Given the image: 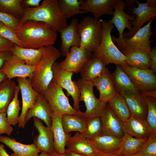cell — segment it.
<instances>
[{
  "mask_svg": "<svg viewBox=\"0 0 156 156\" xmlns=\"http://www.w3.org/2000/svg\"><path fill=\"white\" fill-rule=\"evenodd\" d=\"M15 33L23 48L34 49L53 45L57 36V32L45 23L32 20L25 22Z\"/></svg>",
  "mask_w": 156,
  "mask_h": 156,
  "instance_id": "1",
  "label": "cell"
},
{
  "mask_svg": "<svg viewBox=\"0 0 156 156\" xmlns=\"http://www.w3.org/2000/svg\"><path fill=\"white\" fill-rule=\"evenodd\" d=\"M28 20L43 22L56 32H60L68 25L67 19L59 8L57 0H44L37 7L25 8L18 27Z\"/></svg>",
  "mask_w": 156,
  "mask_h": 156,
  "instance_id": "2",
  "label": "cell"
},
{
  "mask_svg": "<svg viewBox=\"0 0 156 156\" xmlns=\"http://www.w3.org/2000/svg\"><path fill=\"white\" fill-rule=\"evenodd\" d=\"M61 55L60 50L53 45L45 47L42 58L36 66L30 80L34 89L44 94L53 77L52 66Z\"/></svg>",
  "mask_w": 156,
  "mask_h": 156,
  "instance_id": "3",
  "label": "cell"
},
{
  "mask_svg": "<svg viewBox=\"0 0 156 156\" xmlns=\"http://www.w3.org/2000/svg\"><path fill=\"white\" fill-rule=\"evenodd\" d=\"M102 36L101 43L93 55L107 65L110 63L129 66L127 59L114 43L111 32L114 25L110 20L102 21Z\"/></svg>",
  "mask_w": 156,
  "mask_h": 156,
  "instance_id": "4",
  "label": "cell"
},
{
  "mask_svg": "<svg viewBox=\"0 0 156 156\" xmlns=\"http://www.w3.org/2000/svg\"><path fill=\"white\" fill-rule=\"evenodd\" d=\"M102 21L90 17L84 18L77 25L80 38V47L92 52L99 46L102 38Z\"/></svg>",
  "mask_w": 156,
  "mask_h": 156,
  "instance_id": "5",
  "label": "cell"
},
{
  "mask_svg": "<svg viewBox=\"0 0 156 156\" xmlns=\"http://www.w3.org/2000/svg\"><path fill=\"white\" fill-rule=\"evenodd\" d=\"M43 95L50 106L52 115L83 114V112L77 111L71 106L63 88L52 81Z\"/></svg>",
  "mask_w": 156,
  "mask_h": 156,
  "instance_id": "6",
  "label": "cell"
},
{
  "mask_svg": "<svg viewBox=\"0 0 156 156\" xmlns=\"http://www.w3.org/2000/svg\"><path fill=\"white\" fill-rule=\"evenodd\" d=\"M131 9L135 17L131 23L132 28L129 32L123 34L124 38H130L142 27L146 22L156 16V0H147L145 3H140L137 0H132Z\"/></svg>",
  "mask_w": 156,
  "mask_h": 156,
  "instance_id": "7",
  "label": "cell"
},
{
  "mask_svg": "<svg viewBox=\"0 0 156 156\" xmlns=\"http://www.w3.org/2000/svg\"><path fill=\"white\" fill-rule=\"evenodd\" d=\"M76 82L80 92L79 101H83L86 107V111L83 112L84 116L87 118L100 116L105 104L95 96L92 81H86L79 78Z\"/></svg>",
  "mask_w": 156,
  "mask_h": 156,
  "instance_id": "8",
  "label": "cell"
},
{
  "mask_svg": "<svg viewBox=\"0 0 156 156\" xmlns=\"http://www.w3.org/2000/svg\"><path fill=\"white\" fill-rule=\"evenodd\" d=\"M53 77L52 81L67 91L68 96H71L73 102V108L81 111L79 106L80 92L76 81L72 79L73 73L66 71L59 66L58 63L55 62L52 66Z\"/></svg>",
  "mask_w": 156,
  "mask_h": 156,
  "instance_id": "9",
  "label": "cell"
},
{
  "mask_svg": "<svg viewBox=\"0 0 156 156\" xmlns=\"http://www.w3.org/2000/svg\"><path fill=\"white\" fill-rule=\"evenodd\" d=\"M121 66L140 92L156 90V77L151 68L141 69L129 66Z\"/></svg>",
  "mask_w": 156,
  "mask_h": 156,
  "instance_id": "10",
  "label": "cell"
},
{
  "mask_svg": "<svg viewBox=\"0 0 156 156\" xmlns=\"http://www.w3.org/2000/svg\"><path fill=\"white\" fill-rule=\"evenodd\" d=\"M154 18L151 19L144 26L139 29L130 38H124L122 41L117 47L120 49L129 47L144 51L149 53L151 50V44L153 39L150 40L153 32L151 25Z\"/></svg>",
  "mask_w": 156,
  "mask_h": 156,
  "instance_id": "11",
  "label": "cell"
},
{
  "mask_svg": "<svg viewBox=\"0 0 156 156\" xmlns=\"http://www.w3.org/2000/svg\"><path fill=\"white\" fill-rule=\"evenodd\" d=\"M126 1L123 0H115L114 4V11L113 17L110 21L116 28L119 34V37L116 38L112 36L114 42L116 43L118 47L124 38V31L127 28L128 32L130 31L132 28V25L130 20L133 21L135 17L125 13L124 9L127 6Z\"/></svg>",
  "mask_w": 156,
  "mask_h": 156,
  "instance_id": "12",
  "label": "cell"
},
{
  "mask_svg": "<svg viewBox=\"0 0 156 156\" xmlns=\"http://www.w3.org/2000/svg\"><path fill=\"white\" fill-rule=\"evenodd\" d=\"M91 53L80 47H72L64 60L58 63L59 65L66 71L78 73L91 57Z\"/></svg>",
  "mask_w": 156,
  "mask_h": 156,
  "instance_id": "13",
  "label": "cell"
},
{
  "mask_svg": "<svg viewBox=\"0 0 156 156\" xmlns=\"http://www.w3.org/2000/svg\"><path fill=\"white\" fill-rule=\"evenodd\" d=\"M36 67L26 65L24 60L12 53L5 61L0 70L8 79L22 77L30 80Z\"/></svg>",
  "mask_w": 156,
  "mask_h": 156,
  "instance_id": "14",
  "label": "cell"
},
{
  "mask_svg": "<svg viewBox=\"0 0 156 156\" xmlns=\"http://www.w3.org/2000/svg\"><path fill=\"white\" fill-rule=\"evenodd\" d=\"M16 81L21 90L22 103L18 127L19 128H24L26 124L25 121L26 113L35 104L38 93L32 87L29 79L18 77Z\"/></svg>",
  "mask_w": 156,
  "mask_h": 156,
  "instance_id": "15",
  "label": "cell"
},
{
  "mask_svg": "<svg viewBox=\"0 0 156 156\" xmlns=\"http://www.w3.org/2000/svg\"><path fill=\"white\" fill-rule=\"evenodd\" d=\"M100 117L102 124L101 135H112L120 138L123 137L124 123L114 113L108 103L105 104Z\"/></svg>",
  "mask_w": 156,
  "mask_h": 156,
  "instance_id": "16",
  "label": "cell"
},
{
  "mask_svg": "<svg viewBox=\"0 0 156 156\" xmlns=\"http://www.w3.org/2000/svg\"><path fill=\"white\" fill-rule=\"evenodd\" d=\"M120 93L126 101L131 116L146 120L147 107L145 96L140 92L134 93L124 91Z\"/></svg>",
  "mask_w": 156,
  "mask_h": 156,
  "instance_id": "17",
  "label": "cell"
},
{
  "mask_svg": "<svg viewBox=\"0 0 156 156\" xmlns=\"http://www.w3.org/2000/svg\"><path fill=\"white\" fill-rule=\"evenodd\" d=\"M34 124L38 133L35 136L33 144L41 152L50 154L54 151L53 132L50 128L43 125L41 120L33 117Z\"/></svg>",
  "mask_w": 156,
  "mask_h": 156,
  "instance_id": "18",
  "label": "cell"
},
{
  "mask_svg": "<svg viewBox=\"0 0 156 156\" xmlns=\"http://www.w3.org/2000/svg\"><path fill=\"white\" fill-rule=\"evenodd\" d=\"M99 93V99L105 104L108 103L116 95L113 81L112 74L106 67L102 74L92 81Z\"/></svg>",
  "mask_w": 156,
  "mask_h": 156,
  "instance_id": "19",
  "label": "cell"
},
{
  "mask_svg": "<svg viewBox=\"0 0 156 156\" xmlns=\"http://www.w3.org/2000/svg\"><path fill=\"white\" fill-rule=\"evenodd\" d=\"M52 114L50 106L43 94L38 93L34 105L27 111L25 116L27 123L32 118L36 117L44 121L47 127L51 125Z\"/></svg>",
  "mask_w": 156,
  "mask_h": 156,
  "instance_id": "20",
  "label": "cell"
},
{
  "mask_svg": "<svg viewBox=\"0 0 156 156\" xmlns=\"http://www.w3.org/2000/svg\"><path fill=\"white\" fill-rule=\"evenodd\" d=\"M78 23V20L74 18L69 25L63 28L59 32L61 38L60 51L63 56H66L71 47H80V38L77 29Z\"/></svg>",
  "mask_w": 156,
  "mask_h": 156,
  "instance_id": "21",
  "label": "cell"
},
{
  "mask_svg": "<svg viewBox=\"0 0 156 156\" xmlns=\"http://www.w3.org/2000/svg\"><path fill=\"white\" fill-rule=\"evenodd\" d=\"M66 146L69 150L86 156H95L98 151L92 140L78 132L69 138Z\"/></svg>",
  "mask_w": 156,
  "mask_h": 156,
  "instance_id": "22",
  "label": "cell"
},
{
  "mask_svg": "<svg viewBox=\"0 0 156 156\" xmlns=\"http://www.w3.org/2000/svg\"><path fill=\"white\" fill-rule=\"evenodd\" d=\"M81 10L92 13L99 19L104 14L113 15L115 0H80Z\"/></svg>",
  "mask_w": 156,
  "mask_h": 156,
  "instance_id": "23",
  "label": "cell"
},
{
  "mask_svg": "<svg viewBox=\"0 0 156 156\" xmlns=\"http://www.w3.org/2000/svg\"><path fill=\"white\" fill-rule=\"evenodd\" d=\"M62 116L52 115L50 128L53 134L54 151L64 154L65 146L71 134L64 131L61 123Z\"/></svg>",
  "mask_w": 156,
  "mask_h": 156,
  "instance_id": "24",
  "label": "cell"
},
{
  "mask_svg": "<svg viewBox=\"0 0 156 156\" xmlns=\"http://www.w3.org/2000/svg\"><path fill=\"white\" fill-rule=\"evenodd\" d=\"M122 129L124 133L140 139H148L154 132L146 120L131 116L124 123Z\"/></svg>",
  "mask_w": 156,
  "mask_h": 156,
  "instance_id": "25",
  "label": "cell"
},
{
  "mask_svg": "<svg viewBox=\"0 0 156 156\" xmlns=\"http://www.w3.org/2000/svg\"><path fill=\"white\" fill-rule=\"evenodd\" d=\"M121 52L127 59L129 66L138 68H150L151 63L149 53L129 47H125Z\"/></svg>",
  "mask_w": 156,
  "mask_h": 156,
  "instance_id": "26",
  "label": "cell"
},
{
  "mask_svg": "<svg viewBox=\"0 0 156 156\" xmlns=\"http://www.w3.org/2000/svg\"><path fill=\"white\" fill-rule=\"evenodd\" d=\"M0 142L11 149L14 153L11 156H38L41 151L33 143L25 144L16 141L14 138L7 136L0 135Z\"/></svg>",
  "mask_w": 156,
  "mask_h": 156,
  "instance_id": "27",
  "label": "cell"
},
{
  "mask_svg": "<svg viewBox=\"0 0 156 156\" xmlns=\"http://www.w3.org/2000/svg\"><path fill=\"white\" fill-rule=\"evenodd\" d=\"M44 47L34 49L20 47L15 44L11 52L13 54L24 60L26 65L36 66L42 58Z\"/></svg>",
  "mask_w": 156,
  "mask_h": 156,
  "instance_id": "28",
  "label": "cell"
},
{
  "mask_svg": "<svg viewBox=\"0 0 156 156\" xmlns=\"http://www.w3.org/2000/svg\"><path fill=\"white\" fill-rule=\"evenodd\" d=\"M106 65L98 58L92 55L80 72L81 79L86 81H92L102 74Z\"/></svg>",
  "mask_w": 156,
  "mask_h": 156,
  "instance_id": "29",
  "label": "cell"
},
{
  "mask_svg": "<svg viewBox=\"0 0 156 156\" xmlns=\"http://www.w3.org/2000/svg\"><path fill=\"white\" fill-rule=\"evenodd\" d=\"M92 140L98 151L108 153L118 151L122 142L121 138L112 135L101 134Z\"/></svg>",
  "mask_w": 156,
  "mask_h": 156,
  "instance_id": "30",
  "label": "cell"
},
{
  "mask_svg": "<svg viewBox=\"0 0 156 156\" xmlns=\"http://www.w3.org/2000/svg\"><path fill=\"white\" fill-rule=\"evenodd\" d=\"M88 118L83 115L64 114L62 116L61 123L66 133L77 131L80 133L85 129Z\"/></svg>",
  "mask_w": 156,
  "mask_h": 156,
  "instance_id": "31",
  "label": "cell"
},
{
  "mask_svg": "<svg viewBox=\"0 0 156 156\" xmlns=\"http://www.w3.org/2000/svg\"><path fill=\"white\" fill-rule=\"evenodd\" d=\"M116 65L115 69L112 75L114 85L117 92H120L126 91L134 93L140 92L133 85L121 66Z\"/></svg>",
  "mask_w": 156,
  "mask_h": 156,
  "instance_id": "32",
  "label": "cell"
},
{
  "mask_svg": "<svg viewBox=\"0 0 156 156\" xmlns=\"http://www.w3.org/2000/svg\"><path fill=\"white\" fill-rule=\"evenodd\" d=\"M121 139L120 147L118 151L123 156H131L140 151L147 139L137 138L125 133Z\"/></svg>",
  "mask_w": 156,
  "mask_h": 156,
  "instance_id": "33",
  "label": "cell"
},
{
  "mask_svg": "<svg viewBox=\"0 0 156 156\" xmlns=\"http://www.w3.org/2000/svg\"><path fill=\"white\" fill-rule=\"evenodd\" d=\"M108 103L114 113L124 123L131 116L126 101L120 92H117L116 96Z\"/></svg>",
  "mask_w": 156,
  "mask_h": 156,
  "instance_id": "34",
  "label": "cell"
},
{
  "mask_svg": "<svg viewBox=\"0 0 156 156\" xmlns=\"http://www.w3.org/2000/svg\"><path fill=\"white\" fill-rule=\"evenodd\" d=\"M16 86L14 81L8 79L0 84V113L6 112L14 97Z\"/></svg>",
  "mask_w": 156,
  "mask_h": 156,
  "instance_id": "35",
  "label": "cell"
},
{
  "mask_svg": "<svg viewBox=\"0 0 156 156\" xmlns=\"http://www.w3.org/2000/svg\"><path fill=\"white\" fill-rule=\"evenodd\" d=\"M20 90L18 86L17 85L14 97L8 105L6 112L8 121L10 125L15 126L19 122V113L21 109L18 99Z\"/></svg>",
  "mask_w": 156,
  "mask_h": 156,
  "instance_id": "36",
  "label": "cell"
},
{
  "mask_svg": "<svg viewBox=\"0 0 156 156\" xmlns=\"http://www.w3.org/2000/svg\"><path fill=\"white\" fill-rule=\"evenodd\" d=\"M57 0L60 11L66 19L75 14L86 13L81 9L80 0Z\"/></svg>",
  "mask_w": 156,
  "mask_h": 156,
  "instance_id": "37",
  "label": "cell"
},
{
  "mask_svg": "<svg viewBox=\"0 0 156 156\" xmlns=\"http://www.w3.org/2000/svg\"><path fill=\"white\" fill-rule=\"evenodd\" d=\"M22 1L0 0V12L11 14L19 20L20 17L21 19L25 12V8L21 5Z\"/></svg>",
  "mask_w": 156,
  "mask_h": 156,
  "instance_id": "38",
  "label": "cell"
},
{
  "mask_svg": "<svg viewBox=\"0 0 156 156\" xmlns=\"http://www.w3.org/2000/svg\"><path fill=\"white\" fill-rule=\"evenodd\" d=\"M102 130V124L100 116H92L88 118L86 129L80 133L92 140L101 134Z\"/></svg>",
  "mask_w": 156,
  "mask_h": 156,
  "instance_id": "39",
  "label": "cell"
},
{
  "mask_svg": "<svg viewBox=\"0 0 156 156\" xmlns=\"http://www.w3.org/2000/svg\"><path fill=\"white\" fill-rule=\"evenodd\" d=\"M145 96L147 107L146 121L153 131L156 132V98Z\"/></svg>",
  "mask_w": 156,
  "mask_h": 156,
  "instance_id": "40",
  "label": "cell"
},
{
  "mask_svg": "<svg viewBox=\"0 0 156 156\" xmlns=\"http://www.w3.org/2000/svg\"><path fill=\"white\" fill-rule=\"evenodd\" d=\"M0 37L7 39L18 46L23 48L24 44L17 37L15 31L0 21Z\"/></svg>",
  "mask_w": 156,
  "mask_h": 156,
  "instance_id": "41",
  "label": "cell"
},
{
  "mask_svg": "<svg viewBox=\"0 0 156 156\" xmlns=\"http://www.w3.org/2000/svg\"><path fill=\"white\" fill-rule=\"evenodd\" d=\"M144 156H156V132H153L138 153Z\"/></svg>",
  "mask_w": 156,
  "mask_h": 156,
  "instance_id": "42",
  "label": "cell"
},
{
  "mask_svg": "<svg viewBox=\"0 0 156 156\" xmlns=\"http://www.w3.org/2000/svg\"><path fill=\"white\" fill-rule=\"evenodd\" d=\"M0 21L16 31L18 28L20 20L11 14L0 12Z\"/></svg>",
  "mask_w": 156,
  "mask_h": 156,
  "instance_id": "43",
  "label": "cell"
},
{
  "mask_svg": "<svg viewBox=\"0 0 156 156\" xmlns=\"http://www.w3.org/2000/svg\"><path fill=\"white\" fill-rule=\"evenodd\" d=\"M13 129L8 123L6 112L0 113V134L5 133L10 135Z\"/></svg>",
  "mask_w": 156,
  "mask_h": 156,
  "instance_id": "44",
  "label": "cell"
},
{
  "mask_svg": "<svg viewBox=\"0 0 156 156\" xmlns=\"http://www.w3.org/2000/svg\"><path fill=\"white\" fill-rule=\"evenodd\" d=\"M15 44L5 39L0 37V52H11Z\"/></svg>",
  "mask_w": 156,
  "mask_h": 156,
  "instance_id": "45",
  "label": "cell"
},
{
  "mask_svg": "<svg viewBox=\"0 0 156 156\" xmlns=\"http://www.w3.org/2000/svg\"><path fill=\"white\" fill-rule=\"evenodd\" d=\"M149 54L151 63V68L154 74L155 75L156 74V48L155 47H154L153 48H151Z\"/></svg>",
  "mask_w": 156,
  "mask_h": 156,
  "instance_id": "46",
  "label": "cell"
},
{
  "mask_svg": "<svg viewBox=\"0 0 156 156\" xmlns=\"http://www.w3.org/2000/svg\"><path fill=\"white\" fill-rule=\"evenodd\" d=\"M41 0H23L21 2V5L24 8H36L38 7L40 5Z\"/></svg>",
  "mask_w": 156,
  "mask_h": 156,
  "instance_id": "47",
  "label": "cell"
},
{
  "mask_svg": "<svg viewBox=\"0 0 156 156\" xmlns=\"http://www.w3.org/2000/svg\"><path fill=\"white\" fill-rule=\"evenodd\" d=\"M12 52H0V69L2 66L5 61L12 54Z\"/></svg>",
  "mask_w": 156,
  "mask_h": 156,
  "instance_id": "48",
  "label": "cell"
},
{
  "mask_svg": "<svg viewBox=\"0 0 156 156\" xmlns=\"http://www.w3.org/2000/svg\"><path fill=\"white\" fill-rule=\"evenodd\" d=\"M95 156H123L118 151L112 153H105L98 151Z\"/></svg>",
  "mask_w": 156,
  "mask_h": 156,
  "instance_id": "49",
  "label": "cell"
},
{
  "mask_svg": "<svg viewBox=\"0 0 156 156\" xmlns=\"http://www.w3.org/2000/svg\"><path fill=\"white\" fill-rule=\"evenodd\" d=\"M140 92L144 96H151L156 98V90Z\"/></svg>",
  "mask_w": 156,
  "mask_h": 156,
  "instance_id": "50",
  "label": "cell"
},
{
  "mask_svg": "<svg viewBox=\"0 0 156 156\" xmlns=\"http://www.w3.org/2000/svg\"><path fill=\"white\" fill-rule=\"evenodd\" d=\"M64 154L66 156H86L71 151L65 148Z\"/></svg>",
  "mask_w": 156,
  "mask_h": 156,
  "instance_id": "51",
  "label": "cell"
},
{
  "mask_svg": "<svg viewBox=\"0 0 156 156\" xmlns=\"http://www.w3.org/2000/svg\"><path fill=\"white\" fill-rule=\"evenodd\" d=\"M4 145L0 144V156H10L8 155L4 149Z\"/></svg>",
  "mask_w": 156,
  "mask_h": 156,
  "instance_id": "52",
  "label": "cell"
},
{
  "mask_svg": "<svg viewBox=\"0 0 156 156\" xmlns=\"http://www.w3.org/2000/svg\"><path fill=\"white\" fill-rule=\"evenodd\" d=\"M7 79L6 75L0 70V84Z\"/></svg>",
  "mask_w": 156,
  "mask_h": 156,
  "instance_id": "53",
  "label": "cell"
},
{
  "mask_svg": "<svg viewBox=\"0 0 156 156\" xmlns=\"http://www.w3.org/2000/svg\"><path fill=\"white\" fill-rule=\"evenodd\" d=\"M50 156H66L65 154L61 153L55 151L49 154Z\"/></svg>",
  "mask_w": 156,
  "mask_h": 156,
  "instance_id": "54",
  "label": "cell"
},
{
  "mask_svg": "<svg viewBox=\"0 0 156 156\" xmlns=\"http://www.w3.org/2000/svg\"><path fill=\"white\" fill-rule=\"evenodd\" d=\"M38 156H50L49 154L43 152H41L40 154Z\"/></svg>",
  "mask_w": 156,
  "mask_h": 156,
  "instance_id": "55",
  "label": "cell"
},
{
  "mask_svg": "<svg viewBox=\"0 0 156 156\" xmlns=\"http://www.w3.org/2000/svg\"><path fill=\"white\" fill-rule=\"evenodd\" d=\"M131 156H144L140 154L139 153H138L135 154H134V155H133Z\"/></svg>",
  "mask_w": 156,
  "mask_h": 156,
  "instance_id": "56",
  "label": "cell"
}]
</instances>
